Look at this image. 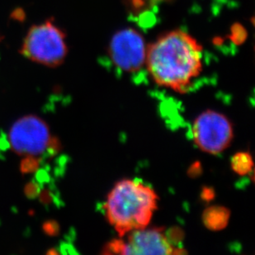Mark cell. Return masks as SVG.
I'll list each match as a JSON object with an SVG mask.
<instances>
[{"label": "cell", "instance_id": "1", "mask_svg": "<svg viewBox=\"0 0 255 255\" xmlns=\"http://www.w3.org/2000/svg\"><path fill=\"white\" fill-rule=\"evenodd\" d=\"M202 51L189 34L171 31L148 47L145 65L156 84L184 93L202 72Z\"/></svg>", "mask_w": 255, "mask_h": 255}, {"label": "cell", "instance_id": "2", "mask_svg": "<svg viewBox=\"0 0 255 255\" xmlns=\"http://www.w3.org/2000/svg\"><path fill=\"white\" fill-rule=\"evenodd\" d=\"M159 197L149 186L135 179L116 183L104 205L108 222L120 237L149 226Z\"/></svg>", "mask_w": 255, "mask_h": 255}, {"label": "cell", "instance_id": "3", "mask_svg": "<svg viewBox=\"0 0 255 255\" xmlns=\"http://www.w3.org/2000/svg\"><path fill=\"white\" fill-rule=\"evenodd\" d=\"M19 51L32 62L57 67L67 56L66 36L53 19L46 20L29 28Z\"/></svg>", "mask_w": 255, "mask_h": 255}, {"label": "cell", "instance_id": "4", "mask_svg": "<svg viewBox=\"0 0 255 255\" xmlns=\"http://www.w3.org/2000/svg\"><path fill=\"white\" fill-rule=\"evenodd\" d=\"M107 244L106 255H182L184 250L173 245L163 228L139 229Z\"/></svg>", "mask_w": 255, "mask_h": 255}, {"label": "cell", "instance_id": "5", "mask_svg": "<svg viewBox=\"0 0 255 255\" xmlns=\"http://www.w3.org/2000/svg\"><path fill=\"white\" fill-rule=\"evenodd\" d=\"M193 137L202 151L217 154L224 151L234 137L233 127L226 116L207 110L196 118Z\"/></svg>", "mask_w": 255, "mask_h": 255}, {"label": "cell", "instance_id": "6", "mask_svg": "<svg viewBox=\"0 0 255 255\" xmlns=\"http://www.w3.org/2000/svg\"><path fill=\"white\" fill-rule=\"evenodd\" d=\"M50 129L45 121L35 115L19 118L8 134L10 147L18 155H40L46 152Z\"/></svg>", "mask_w": 255, "mask_h": 255}, {"label": "cell", "instance_id": "7", "mask_svg": "<svg viewBox=\"0 0 255 255\" xmlns=\"http://www.w3.org/2000/svg\"><path fill=\"white\" fill-rule=\"evenodd\" d=\"M109 54L119 69L126 72H136L145 65L147 48L139 32L131 28L124 29L113 36Z\"/></svg>", "mask_w": 255, "mask_h": 255}, {"label": "cell", "instance_id": "8", "mask_svg": "<svg viewBox=\"0 0 255 255\" xmlns=\"http://www.w3.org/2000/svg\"><path fill=\"white\" fill-rule=\"evenodd\" d=\"M229 212L222 207H212L205 212L203 221L207 227L212 230H218L226 227L228 222Z\"/></svg>", "mask_w": 255, "mask_h": 255}, {"label": "cell", "instance_id": "9", "mask_svg": "<svg viewBox=\"0 0 255 255\" xmlns=\"http://www.w3.org/2000/svg\"><path fill=\"white\" fill-rule=\"evenodd\" d=\"M231 167L239 175L248 174L253 167V160L251 154L246 152L235 154L231 159Z\"/></svg>", "mask_w": 255, "mask_h": 255}, {"label": "cell", "instance_id": "10", "mask_svg": "<svg viewBox=\"0 0 255 255\" xmlns=\"http://www.w3.org/2000/svg\"><path fill=\"white\" fill-rule=\"evenodd\" d=\"M41 162V158L35 155H25L20 164V171L22 174L35 173L38 170Z\"/></svg>", "mask_w": 255, "mask_h": 255}, {"label": "cell", "instance_id": "11", "mask_svg": "<svg viewBox=\"0 0 255 255\" xmlns=\"http://www.w3.org/2000/svg\"><path fill=\"white\" fill-rule=\"evenodd\" d=\"M41 186L37 181H30L25 185L24 194L28 199H35L37 198L41 192Z\"/></svg>", "mask_w": 255, "mask_h": 255}, {"label": "cell", "instance_id": "12", "mask_svg": "<svg viewBox=\"0 0 255 255\" xmlns=\"http://www.w3.org/2000/svg\"><path fill=\"white\" fill-rule=\"evenodd\" d=\"M41 228H42V231L45 235L51 236V237L57 236L60 234V225L55 220H48V221L44 222Z\"/></svg>", "mask_w": 255, "mask_h": 255}, {"label": "cell", "instance_id": "13", "mask_svg": "<svg viewBox=\"0 0 255 255\" xmlns=\"http://www.w3.org/2000/svg\"><path fill=\"white\" fill-rule=\"evenodd\" d=\"M56 194L51 188H42L39 193V201L44 206H50L56 202Z\"/></svg>", "mask_w": 255, "mask_h": 255}, {"label": "cell", "instance_id": "14", "mask_svg": "<svg viewBox=\"0 0 255 255\" xmlns=\"http://www.w3.org/2000/svg\"><path fill=\"white\" fill-rule=\"evenodd\" d=\"M60 149H61V143L59 138L56 136H51L46 146V154L48 156H55L60 151Z\"/></svg>", "mask_w": 255, "mask_h": 255}, {"label": "cell", "instance_id": "15", "mask_svg": "<svg viewBox=\"0 0 255 255\" xmlns=\"http://www.w3.org/2000/svg\"><path fill=\"white\" fill-rule=\"evenodd\" d=\"M12 18L17 20V21H22L25 18V13L22 9H16L12 12Z\"/></svg>", "mask_w": 255, "mask_h": 255}, {"label": "cell", "instance_id": "16", "mask_svg": "<svg viewBox=\"0 0 255 255\" xmlns=\"http://www.w3.org/2000/svg\"><path fill=\"white\" fill-rule=\"evenodd\" d=\"M59 254V252H58L57 251H56L55 249H51V250H49L47 252H46V255H58Z\"/></svg>", "mask_w": 255, "mask_h": 255}]
</instances>
